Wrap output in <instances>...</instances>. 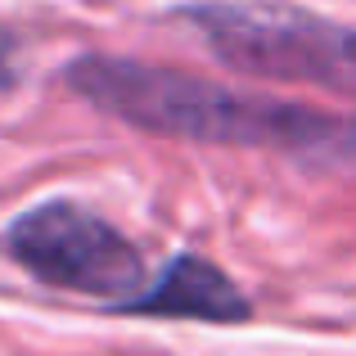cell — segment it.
<instances>
[{"label": "cell", "instance_id": "obj_5", "mask_svg": "<svg viewBox=\"0 0 356 356\" xmlns=\"http://www.w3.org/2000/svg\"><path fill=\"white\" fill-rule=\"evenodd\" d=\"M312 163H334V167H356V118H334L330 113V131H325L321 149Z\"/></svg>", "mask_w": 356, "mask_h": 356}, {"label": "cell", "instance_id": "obj_1", "mask_svg": "<svg viewBox=\"0 0 356 356\" xmlns=\"http://www.w3.org/2000/svg\"><path fill=\"white\" fill-rule=\"evenodd\" d=\"M63 81L99 113L149 136L203 140V145H261L298 154L307 163L316 158L330 127V113L316 108L243 95L194 72L158 68L122 54H77L63 68Z\"/></svg>", "mask_w": 356, "mask_h": 356}, {"label": "cell", "instance_id": "obj_6", "mask_svg": "<svg viewBox=\"0 0 356 356\" xmlns=\"http://www.w3.org/2000/svg\"><path fill=\"white\" fill-rule=\"evenodd\" d=\"M18 81V41L9 27H0V90H9Z\"/></svg>", "mask_w": 356, "mask_h": 356}, {"label": "cell", "instance_id": "obj_2", "mask_svg": "<svg viewBox=\"0 0 356 356\" xmlns=\"http://www.w3.org/2000/svg\"><path fill=\"white\" fill-rule=\"evenodd\" d=\"M181 18L226 68L266 81L356 95V27L289 0H203Z\"/></svg>", "mask_w": 356, "mask_h": 356}, {"label": "cell", "instance_id": "obj_4", "mask_svg": "<svg viewBox=\"0 0 356 356\" xmlns=\"http://www.w3.org/2000/svg\"><path fill=\"white\" fill-rule=\"evenodd\" d=\"M122 316H163V321H212L239 325L252 316V302L239 293V284L221 266H212L199 252H181L163 266L154 284L136 289L131 298L113 302Z\"/></svg>", "mask_w": 356, "mask_h": 356}, {"label": "cell", "instance_id": "obj_3", "mask_svg": "<svg viewBox=\"0 0 356 356\" xmlns=\"http://www.w3.org/2000/svg\"><path fill=\"white\" fill-rule=\"evenodd\" d=\"M0 252L32 280L99 302H122L145 289V257L113 221L68 199L18 212L0 235Z\"/></svg>", "mask_w": 356, "mask_h": 356}]
</instances>
